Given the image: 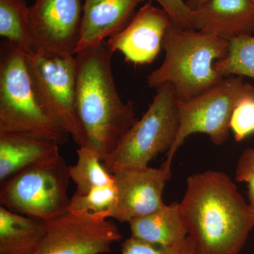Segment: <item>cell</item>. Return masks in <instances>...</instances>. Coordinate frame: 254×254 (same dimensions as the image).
Here are the masks:
<instances>
[{
	"mask_svg": "<svg viewBox=\"0 0 254 254\" xmlns=\"http://www.w3.org/2000/svg\"><path fill=\"white\" fill-rule=\"evenodd\" d=\"M150 0H84L76 53L98 46L126 27L138 5Z\"/></svg>",
	"mask_w": 254,
	"mask_h": 254,
	"instance_id": "5bb4252c",
	"label": "cell"
},
{
	"mask_svg": "<svg viewBox=\"0 0 254 254\" xmlns=\"http://www.w3.org/2000/svg\"><path fill=\"white\" fill-rule=\"evenodd\" d=\"M208 1V0H185V3L190 11H193Z\"/></svg>",
	"mask_w": 254,
	"mask_h": 254,
	"instance_id": "484cf974",
	"label": "cell"
},
{
	"mask_svg": "<svg viewBox=\"0 0 254 254\" xmlns=\"http://www.w3.org/2000/svg\"><path fill=\"white\" fill-rule=\"evenodd\" d=\"M156 1L170 15L174 24L185 30H193L190 21V9L185 0H150Z\"/></svg>",
	"mask_w": 254,
	"mask_h": 254,
	"instance_id": "d4e9b609",
	"label": "cell"
},
{
	"mask_svg": "<svg viewBox=\"0 0 254 254\" xmlns=\"http://www.w3.org/2000/svg\"><path fill=\"white\" fill-rule=\"evenodd\" d=\"M180 127L177 98L171 83L158 91L148 110L128 130L118 148L103 162L110 173L118 167L148 166L160 153L173 145Z\"/></svg>",
	"mask_w": 254,
	"mask_h": 254,
	"instance_id": "52a82bcc",
	"label": "cell"
},
{
	"mask_svg": "<svg viewBox=\"0 0 254 254\" xmlns=\"http://www.w3.org/2000/svg\"><path fill=\"white\" fill-rule=\"evenodd\" d=\"M214 68L224 78L241 76L254 79V37L241 36L230 41L227 56L215 62Z\"/></svg>",
	"mask_w": 254,
	"mask_h": 254,
	"instance_id": "ffe728a7",
	"label": "cell"
},
{
	"mask_svg": "<svg viewBox=\"0 0 254 254\" xmlns=\"http://www.w3.org/2000/svg\"><path fill=\"white\" fill-rule=\"evenodd\" d=\"M0 36L34 54L31 9L26 0H0Z\"/></svg>",
	"mask_w": 254,
	"mask_h": 254,
	"instance_id": "ac0fdd59",
	"label": "cell"
},
{
	"mask_svg": "<svg viewBox=\"0 0 254 254\" xmlns=\"http://www.w3.org/2000/svg\"><path fill=\"white\" fill-rule=\"evenodd\" d=\"M68 166L62 156L36 164L1 183L0 203L14 213L47 221L68 213Z\"/></svg>",
	"mask_w": 254,
	"mask_h": 254,
	"instance_id": "5b68a950",
	"label": "cell"
},
{
	"mask_svg": "<svg viewBox=\"0 0 254 254\" xmlns=\"http://www.w3.org/2000/svg\"><path fill=\"white\" fill-rule=\"evenodd\" d=\"M235 175L237 182L247 184L249 200L254 210V148H247L241 155Z\"/></svg>",
	"mask_w": 254,
	"mask_h": 254,
	"instance_id": "cb8c5ba5",
	"label": "cell"
},
{
	"mask_svg": "<svg viewBox=\"0 0 254 254\" xmlns=\"http://www.w3.org/2000/svg\"><path fill=\"white\" fill-rule=\"evenodd\" d=\"M113 174L117 189V201L111 218L120 222L156 211L165 205L163 194L165 184L172 173L163 166L118 167Z\"/></svg>",
	"mask_w": 254,
	"mask_h": 254,
	"instance_id": "8fae6325",
	"label": "cell"
},
{
	"mask_svg": "<svg viewBox=\"0 0 254 254\" xmlns=\"http://www.w3.org/2000/svg\"><path fill=\"white\" fill-rule=\"evenodd\" d=\"M128 223L131 237L152 245H172L189 236L177 202L165 204L156 211L133 219Z\"/></svg>",
	"mask_w": 254,
	"mask_h": 254,
	"instance_id": "2e32d148",
	"label": "cell"
},
{
	"mask_svg": "<svg viewBox=\"0 0 254 254\" xmlns=\"http://www.w3.org/2000/svg\"><path fill=\"white\" fill-rule=\"evenodd\" d=\"M113 55L106 41L74 55L78 118L91 148L103 162L137 121L132 102H124L119 95L112 70Z\"/></svg>",
	"mask_w": 254,
	"mask_h": 254,
	"instance_id": "7a4b0ae2",
	"label": "cell"
},
{
	"mask_svg": "<svg viewBox=\"0 0 254 254\" xmlns=\"http://www.w3.org/2000/svg\"><path fill=\"white\" fill-rule=\"evenodd\" d=\"M27 62L37 93L47 113L78 146L91 147L78 115L74 55H27Z\"/></svg>",
	"mask_w": 254,
	"mask_h": 254,
	"instance_id": "ba28073f",
	"label": "cell"
},
{
	"mask_svg": "<svg viewBox=\"0 0 254 254\" xmlns=\"http://www.w3.org/2000/svg\"><path fill=\"white\" fill-rule=\"evenodd\" d=\"M237 141H242L254 132V98L242 101L234 111L230 123Z\"/></svg>",
	"mask_w": 254,
	"mask_h": 254,
	"instance_id": "603a6c76",
	"label": "cell"
},
{
	"mask_svg": "<svg viewBox=\"0 0 254 254\" xmlns=\"http://www.w3.org/2000/svg\"><path fill=\"white\" fill-rule=\"evenodd\" d=\"M173 23L165 10L148 1L123 31L106 42L113 54L120 52L127 61L135 64H150L163 49L164 37Z\"/></svg>",
	"mask_w": 254,
	"mask_h": 254,
	"instance_id": "7c38bea8",
	"label": "cell"
},
{
	"mask_svg": "<svg viewBox=\"0 0 254 254\" xmlns=\"http://www.w3.org/2000/svg\"><path fill=\"white\" fill-rule=\"evenodd\" d=\"M230 41L204 31L173 24L164 37L163 64L147 77L150 88L171 83L177 100L185 101L211 89L223 79L214 64L228 53Z\"/></svg>",
	"mask_w": 254,
	"mask_h": 254,
	"instance_id": "3957f363",
	"label": "cell"
},
{
	"mask_svg": "<svg viewBox=\"0 0 254 254\" xmlns=\"http://www.w3.org/2000/svg\"><path fill=\"white\" fill-rule=\"evenodd\" d=\"M31 9L34 54L76 55L81 36L82 0H35Z\"/></svg>",
	"mask_w": 254,
	"mask_h": 254,
	"instance_id": "30bf717a",
	"label": "cell"
},
{
	"mask_svg": "<svg viewBox=\"0 0 254 254\" xmlns=\"http://www.w3.org/2000/svg\"><path fill=\"white\" fill-rule=\"evenodd\" d=\"M250 98H254V86L246 83L243 76H230L198 96L185 101L177 100L180 127L162 166L171 173L175 153L193 133H207L214 144H223L228 138L234 111Z\"/></svg>",
	"mask_w": 254,
	"mask_h": 254,
	"instance_id": "8992f818",
	"label": "cell"
},
{
	"mask_svg": "<svg viewBox=\"0 0 254 254\" xmlns=\"http://www.w3.org/2000/svg\"><path fill=\"white\" fill-rule=\"evenodd\" d=\"M116 201L117 189L114 182L111 185L93 189L86 194L75 192L70 200L68 212L110 219Z\"/></svg>",
	"mask_w": 254,
	"mask_h": 254,
	"instance_id": "44dd1931",
	"label": "cell"
},
{
	"mask_svg": "<svg viewBox=\"0 0 254 254\" xmlns=\"http://www.w3.org/2000/svg\"><path fill=\"white\" fill-rule=\"evenodd\" d=\"M123 239L109 219L68 213L43 221V235L33 254H103Z\"/></svg>",
	"mask_w": 254,
	"mask_h": 254,
	"instance_id": "9c48e42d",
	"label": "cell"
},
{
	"mask_svg": "<svg viewBox=\"0 0 254 254\" xmlns=\"http://www.w3.org/2000/svg\"><path fill=\"white\" fill-rule=\"evenodd\" d=\"M122 254H198L190 236L178 243L159 246L147 243L131 237L122 245Z\"/></svg>",
	"mask_w": 254,
	"mask_h": 254,
	"instance_id": "7402d4cb",
	"label": "cell"
},
{
	"mask_svg": "<svg viewBox=\"0 0 254 254\" xmlns=\"http://www.w3.org/2000/svg\"><path fill=\"white\" fill-rule=\"evenodd\" d=\"M0 133L27 135L59 145L69 136L42 104L27 54L6 40L0 46Z\"/></svg>",
	"mask_w": 254,
	"mask_h": 254,
	"instance_id": "277c9868",
	"label": "cell"
},
{
	"mask_svg": "<svg viewBox=\"0 0 254 254\" xmlns=\"http://www.w3.org/2000/svg\"><path fill=\"white\" fill-rule=\"evenodd\" d=\"M195 31L206 32L230 41L254 33V4L250 0H208L190 11Z\"/></svg>",
	"mask_w": 254,
	"mask_h": 254,
	"instance_id": "4fadbf2b",
	"label": "cell"
},
{
	"mask_svg": "<svg viewBox=\"0 0 254 254\" xmlns=\"http://www.w3.org/2000/svg\"><path fill=\"white\" fill-rule=\"evenodd\" d=\"M250 1L254 4V0H250Z\"/></svg>",
	"mask_w": 254,
	"mask_h": 254,
	"instance_id": "4316f807",
	"label": "cell"
},
{
	"mask_svg": "<svg viewBox=\"0 0 254 254\" xmlns=\"http://www.w3.org/2000/svg\"><path fill=\"white\" fill-rule=\"evenodd\" d=\"M60 145L27 135L0 133V182L36 164L60 156Z\"/></svg>",
	"mask_w": 254,
	"mask_h": 254,
	"instance_id": "9a60e30c",
	"label": "cell"
},
{
	"mask_svg": "<svg viewBox=\"0 0 254 254\" xmlns=\"http://www.w3.org/2000/svg\"><path fill=\"white\" fill-rule=\"evenodd\" d=\"M77 162L68 166L70 178L76 186V193L84 195L96 187L115 182L113 174L103 165L99 154L91 147H79Z\"/></svg>",
	"mask_w": 254,
	"mask_h": 254,
	"instance_id": "d6986e66",
	"label": "cell"
},
{
	"mask_svg": "<svg viewBox=\"0 0 254 254\" xmlns=\"http://www.w3.org/2000/svg\"><path fill=\"white\" fill-rule=\"evenodd\" d=\"M43 235V221L0 206V254H33Z\"/></svg>",
	"mask_w": 254,
	"mask_h": 254,
	"instance_id": "e0dca14e",
	"label": "cell"
},
{
	"mask_svg": "<svg viewBox=\"0 0 254 254\" xmlns=\"http://www.w3.org/2000/svg\"><path fill=\"white\" fill-rule=\"evenodd\" d=\"M179 205L198 254H239L254 227V208L222 172L189 177Z\"/></svg>",
	"mask_w": 254,
	"mask_h": 254,
	"instance_id": "6da1fadb",
	"label": "cell"
}]
</instances>
